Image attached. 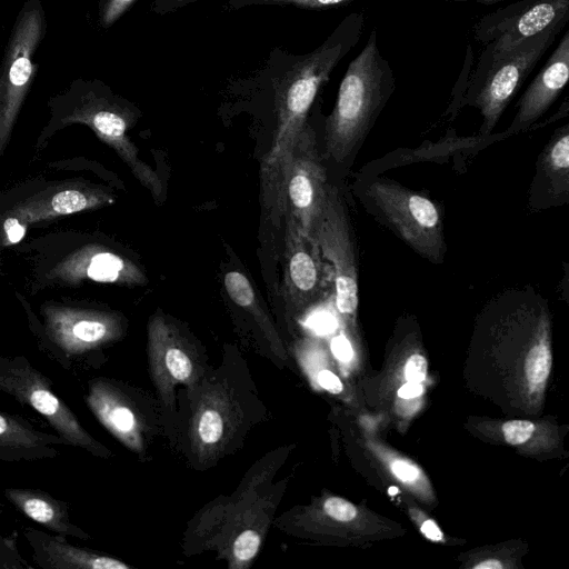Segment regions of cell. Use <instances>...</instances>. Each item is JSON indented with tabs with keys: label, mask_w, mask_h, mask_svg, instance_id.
<instances>
[{
	"label": "cell",
	"mask_w": 569,
	"mask_h": 569,
	"mask_svg": "<svg viewBox=\"0 0 569 569\" xmlns=\"http://www.w3.org/2000/svg\"><path fill=\"white\" fill-rule=\"evenodd\" d=\"M284 217L282 297L288 317H297L328 292L333 284V272L315 238L302 232L290 216Z\"/></svg>",
	"instance_id": "13"
},
{
	"label": "cell",
	"mask_w": 569,
	"mask_h": 569,
	"mask_svg": "<svg viewBox=\"0 0 569 569\" xmlns=\"http://www.w3.org/2000/svg\"><path fill=\"white\" fill-rule=\"evenodd\" d=\"M421 392L422 386L420 382L409 381L399 389L398 395L403 399H411L418 397Z\"/></svg>",
	"instance_id": "33"
},
{
	"label": "cell",
	"mask_w": 569,
	"mask_h": 569,
	"mask_svg": "<svg viewBox=\"0 0 569 569\" xmlns=\"http://www.w3.org/2000/svg\"><path fill=\"white\" fill-rule=\"evenodd\" d=\"M13 499L32 520L54 530H64L62 516L49 500L28 493H17Z\"/></svg>",
	"instance_id": "21"
},
{
	"label": "cell",
	"mask_w": 569,
	"mask_h": 569,
	"mask_svg": "<svg viewBox=\"0 0 569 569\" xmlns=\"http://www.w3.org/2000/svg\"><path fill=\"white\" fill-rule=\"evenodd\" d=\"M54 550V559L59 562L58 567H74L87 569H130V565L126 562L102 555L87 552L72 547H62L58 545Z\"/></svg>",
	"instance_id": "19"
},
{
	"label": "cell",
	"mask_w": 569,
	"mask_h": 569,
	"mask_svg": "<svg viewBox=\"0 0 569 569\" xmlns=\"http://www.w3.org/2000/svg\"><path fill=\"white\" fill-rule=\"evenodd\" d=\"M365 20L362 12L346 16L323 42L306 53L276 47L260 67L232 81V89L264 100L273 114V139L260 170L264 209L283 214L282 184L293 144L333 69L359 42Z\"/></svg>",
	"instance_id": "1"
},
{
	"label": "cell",
	"mask_w": 569,
	"mask_h": 569,
	"mask_svg": "<svg viewBox=\"0 0 569 569\" xmlns=\"http://www.w3.org/2000/svg\"><path fill=\"white\" fill-rule=\"evenodd\" d=\"M355 1L360 0H229L227 6L231 10L259 6H280L306 10H323L333 7L346 6Z\"/></svg>",
	"instance_id": "23"
},
{
	"label": "cell",
	"mask_w": 569,
	"mask_h": 569,
	"mask_svg": "<svg viewBox=\"0 0 569 569\" xmlns=\"http://www.w3.org/2000/svg\"><path fill=\"white\" fill-rule=\"evenodd\" d=\"M535 425L528 420H511L502 425V433L509 445L525 443L533 433Z\"/></svg>",
	"instance_id": "26"
},
{
	"label": "cell",
	"mask_w": 569,
	"mask_h": 569,
	"mask_svg": "<svg viewBox=\"0 0 569 569\" xmlns=\"http://www.w3.org/2000/svg\"><path fill=\"white\" fill-rule=\"evenodd\" d=\"M475 569H501L502 565L499 560L489 559L473 566Z\"/></svg>",
	"instance_id": "35"
},
{
	"label": "cell",
	"mask_w": 569,
	"mask_h": 569,
	"mask_svg": "<svg viewBox=\"0 0 569 569\" xmlns=\"http://www.w3.org/2000/svg\"><path fill=\"white\" fill-rule=\"evenodd\" d=\"M47 19L40 0L19 11L0 67V147L7 140L34 73L33 58L44 37Z\"/></svg>",
	"instance_id": "9"
},
{
	"label": "cell",
	"mask_w": 569,
	"mask_h": 569,
	"mask_svg": "<svg viewBox=\"0 0 569 569\" xmlns=\"http://www.w3.org/2000/svg\"><path fill=\"white\" fill-rule=\"evenodd\" d=\"M137 0H98V22L107 29L114 24Z\"/></svg>",
	"instance_id": "24"
},
{
	"label": "cell",
	"mask_w": 569,
	"mask_h": 569,
	"mask_svg": "<svg viewBox=\"0 0 569 569\" xmlns=\"http://www.w3.org/2000/svg\"><path fill=\"white\" fill-rule=\"evenodd\" d=\"M393 473L403 481H413L418 478V469L406 461L397 460L391 466Z\"/></svg>",
	"instance_id": "32"
},
{
	"label": "cell",
	"mask_w": 569,
	"mask_h": 569,
	"mask_svg": "<svg viewBox=\"0 0 569 569\" xmlns=\"http://www.w3.org/2000/svg\"><path fill=\"white\" fill-rule=\"evenodd\" d=\"M89 402L104 427L128 449L144 457L162 427L159 400L126 385L100 381Z\"/></svg>",
	"instance_id": "10"
},
{
	"label": "cell",
	"mask_w": 569,
	"mask_h": 569,
	"mask_svg": "<svg viewBox=\"0 0 569 569\" xmlns=\"http://www.w3.org/2000/svg\"><path fill=\"white\" fill-rule=\"evenodd\" d=\"M288 481L287 478L266 488L214 540L210 551L226 560L229 569H247L252 565L273 523Z\"/></svg>",
	"instance_id": "14"
},
{
	"label": "cell",
	"mask_w": 569,
	"mask_h": 569,
	"mask_svg": "<svg viewBox=\"0 0 569 569\" xmlns=\"http://www.w3.org/2000/svg\"><path fill=\"white\" fill-rule=\"evenodd\" d=\"M313 238L333 272L336 309L341 317L353 318L359 305L357 242L346 199L331 181Z\"/></svg>",
	"instance_id": "8"
},
{
	"label": "cell",
	"mask_w": 569,
	"mask_h": 569,
	"mask_svg": "<svg viewBox=\"0 0 569 569\" xmlns=\"http://www.w3.org/2000/svg\"><path fill=\"white\" fill-rule=\"evenodd\" d=\"M109 202L110 197L101 193H87L80 190H63L53 196L50 201V214H69L88 208Z\"/></svg>",
	"instance_id": "20"
},
{
	"label": "cell",
	"mask_w": 569,
	"mask_h": 569,
	"mask_svg": "<svg viewBox=\"0 0 569 569\" xmlns=\"http://www.w3.org/2000/svg\"><path fill=\"white\" fill-rule=\"evenodd\" d=\"M204 0H152L151 10L157 14H168Z\"/></svg>",
	"instance_id": "28"
},
{
	"label": "cell",
	"mask_w": 569,
	"mask_h": 569,
	"mask_svg": "<svg viewBox=\"0 0 569 569\" xmlns=\"http://www.w3.org/2000/svg\"><path fill=\"white\" fill-rule=\"evenodd\" d=\"M427 373V360L419 353L411 355L405 366V377L411 382H421Z\"/></svg>",
	"instance_id": "27"
},
{
	"label": "cell",
	"mask_w": 569,
	"mask_h": 569,
	"mask_svg": "<svg viewBox=\"0 0 569 569\" xmlns=\"http://www.w3.org/2000/svg\"><path fill=\"white\" fill-rule=\"evenodd\" d=\"M568 79L569 32L567 31L520 97L515 117L506 131L511 136L531 128L556 101Z\"/></svg>",
	"instance_id": "15"
},
{
	"label": "cell",
	"mask_w": 569,
	"mask_h": 569,
	"mask_svg": "<svg viewBox=\"0 0 569 569\" xmlns=\"http://www.w3.org/2000/svg\"><path fill=\"white\" fill-rule=\"evenodd\" d=\"M223 283L230 299L252 317L277 361L287 365L289 356L282 339L248 278L239 271H230L226 273Z\"/></svg>",
	"instance_id": "17"
},
{
	"label": "cell",
	"mask_w": 569,
	"mask_h": 569,
	"mask_svg": "<svg viewBox=\"0 0 569 569\" xmlns=\"http://www.w3.org/2000/svg\"><path fill=\"white\" fill-rule=\"evenodd\" d=\"M569 200V124L558 128L540 152L529 188L531 211L566 204Z\"/></svg>",
	"instance_id": "16"
},
{
	"label": "cell",
	"mask_w": 569,
	"mask_h": 569,
	"mask_svg": "<svg viewBox=\"0 0 569 569\" xmlns=\"http://www.w3.org/2000/svg\"><path fill=\"white\" fill-rule=\"evenodd\" d=\"M396 88L392 68L380 53L377 30L341 79L332 111L323 119V158L349 170Z\"/></svg>",
	"instance_id": "2"
},
{
	"label": "cell",
	"mask_w": 569,
	"mask_h": 569,
	"mask_svg": "<svg viewBox=\"0 0 569 569\" xmlns=\"http://www.w3.org/2000/svg\"><path fill=\"white\" fill-rule=\"evenodd\" d=\"M331 351L341 361H348L352 357V348L347 338L339 336L331 342Z\"/></svg>",
	"instance_id": "31"
},
{
	"label": "cell",
	"mask_w": 569,
	"mask_h": 569,
	"mask_svg": "<svg viewBox=\"0 0 569 569\" xmlns=\"http://www.w3.org/2000/svg\"><path fill=\"white\" fill-rule=\"evenodd\" d=\"M568 19L569 0H519L492 11L473 27L475 39L483 44L478 62L491 60Z\"/></svg>",
	"instance_id": "12"
},
{
	"label": "cell",
	"mask_w": 569,
	"mask_h": 569,
	"mask_svg": "<svg viewBox=\"0 0 569 569\" xmlns=\"http://www.w3.org/2000/svg\"><path fill=\"white\" fill-rule=\"evenodd\" d=\"M317 382L321 388L331 393H339L342 391V383L340 379L329 369H321L317 372Z\"/></svg>",
	"instance_id": "29"
},
{
	"label": "cell",
	"mask_w": 569,
	"mask_h": 569,
	"mask_svg": "<svg viewBox=\"0 0 569 569\" xmlns=\"http://www.w3.org/2000/svg\"><path fill=\"white\" fill-rule=\"evenodd\" d=\"M147 353L150 378L162 409H176V390H194L209 371L200 347L164 315L154 313L148 322Z\"/></svg>",
	"instance_id": "7"
},
{
	"label": "cell",
	"mask_w": 569,
	"mask_h": 569,
	"mask_svg": "<svg viewBox=\"0 0 569 569\" xmlns=\"http://www.w3.org/2000/svg\"><path fill=\"white\" fill-rule=\"evenodd\" d=\"M64 99L73 103L68 118L90 124L101 139L117 150L139 182L158 199L162 193L161 180L139 158L136 146L127 136L129 124L137 119L139 110L96 79H77Z\"/></svg>",
	"instance_id": "6"
},
{
	"label": "cell",
	"mask_w": 569,
	"mask_h": 569,
	"mask_svg": "<svg viewBox=\"0 0 569 569\" xmlns=\"http://www.w3.org/2000/svg\"><path fill=\"white\" fill-rule=\"evenodd\" d=\"M551 368V352L542 340L536 342L526 357L525 371L531 388L545 383Z\"/></svg>",
	"instance_id": "22"
},
{
	"label": "cell",
	"mask_w": 569,
	"mask_h": 569,
	"mask_svg": "<svg viewBox=\"0 0 569 569\" xmlns=\"http://www.w3.org/2000/svg\"><path fill=\"white\" fill-rule=\"evenodd\" d=\"M355 196L372 219L388 228L418 256L442 263L447 253L441 208L427 196L376 173H360Z\"/></svg>",
	"instance_id": "4"
},
{
	"label": "cell",
	"mask_w": 569,
	"mask_h": 569,
	"mask_svg": "<svg viewBox=\"0 0 569 569\" xmlns=\"http://www.w3.org/2000/svg\"><path fill=\"white\" fill-rule=\"evenodd\" d=\"M566 24L557 23L491 60L478 62L460 107L468 104L479 110V136L492 133L505 109Z\"/></svg>",
	"instance_id": "5"
},
{
	"label": "cell",
	"mask_w": 569,
	"mask_h": 569,
	"mask_svg": "<svg viewBox=\"0 0 569 569\" xmlns=\"http://www.w3.org/2000/svg\"><path fill=\"white\" fill-rule=\"evenodd\" d=\"M18 436H26V430L19 429L10 419L0 415V439L7 442H18Z\"/></svg>",
	"instance_id": "30"
},
{
	"label": "cell",
	"mask_w": 569,
	"mask_h": 569,
	"mask_svg": "<svg viewBox=\"0 0 569 569\" xmlns=\"http://www.w3.org/2000/svg\"><path fill=\"white\" fill-rule=\"evenodd\" d=\"M447 2H478L482 4H493L503 0H446Z\"/></svg>",
	"instance_id": "36"
},
{
	"label": "cell",
	"mask_w": 569,
	"mask_h": 569,
	"mask_svg": "<svg viewBox=\"0 0 569 569\" xmlns=\"http://www.w3.org/2000/svg\"><path fill=\"white\" fill-rule=\"evenodd\" d=\"M188 427L189 461L197 469L214 466L243 445L256 416L258 399L224 363L210 370L192 391Z\"/></svg>",
	"instance_id": "3"
},
{
	"label": "cell",
	"mask_w": 569,
	"mask_h": 569,
	"mask_svg": "<svg viewBox=\"0 0 569 569\" xmlns=\"http://www.w3.org/2000/svg\"><path fill=\"white\" fill-rule=\"evenodd\" d=\"M421 532L430 540L438 541L442 538V532L439 527L432 520H426L421 525Z\"/></svg>",
	"instance_id": "34"
},
{
	"label": "cell",
	"mask_w": 569,
	"mask_h": 569,
	"mask_svg": "<svg viewBox=\"0 0 569 569\" xmlns=\"http://www.w3.org/2000/svg\"><path fill=\"white\" fill-rule=\"evenodd\" d=\"M328 169L311 121L293 144L282 184L283 214L290 216L306 234L313 232L329 186Z\"/></svg>",
	"instance_id": "11"
},
{
	"label": "cell",
	"mask_w": 569,
	"mask_h": 569,
	"mask_svg": "<svg viewBox=\"0 0 569 569\" xmlns=\"http://www.w3.org/2000/svg\"><path fill=\"white\" fill-rule=\"evenodd\" d=\"M320 509L338 522L351 521L358 513L355 505L339 497L326 498L322 501Z\"/></svg>",
	"instance_id": "25"
},
{
	"label": "cell",
	"mask_w": 569,
	"mask_h": 569,
	"mask_svg": "<svg viewBox=\"0 0 569 569\" xmlns=\"http://www.w3.org/2000/svg\"><path fill=\"white\" fill-rule=\"evenodd\" d=\"M123 326L120 317L104 312H90L76 317L72 325H66L64 337L76 347H96L119 338Z\"/></svg>",
	"instance_id": "18"
}]
</instances>
